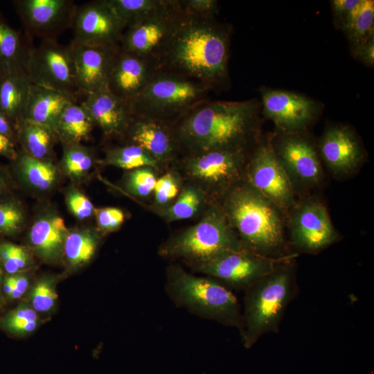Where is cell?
<instances>
[{"instance_id": "obj_43", "label": "cell", "mask_w": 374, "mask_h": 374, "mask_svg": "<svg viewBox=\"0 0 374 374\" xmlns=\"http://www.w3.org/2000/svg\"><path fill=\"white\" fill-rule=\"evenodd\" d=\"M67 204L71 212L80 220L89 217L93 211V206L90 200L76 190L69 193Z\"/></svg>"}, {"instance_id": "obj_25", "label": "cell", "mask_w": 374, "mask_h": 374, "mask_svg": "<svg viewBox=\"0 0 374 374\" xmlns=\"http://www.w3.org/2000/svg\"><path fill=\"white\" fill-rule=\"evenodd\" d=\"M68 233L62 217H46L33 225L29 234L30 242L38 256L46 261H53L63 251Z\"/></svg>"}, {"instance_id": "obj_28", "label": "cell", "mask_w": 374, "mask_h": 374, "mask_svg": "<svg viewBox=\"0 0 374 374\" xmlns=\"http://www.w3.org/2000/svg\"><path fill=\"white\" fill-rule=\"evenodd\" d=\"M16 136L23 144L28 154L46 160L50 155L53 142L56 136L48 126L28 119H23L15 125Z\"/></svg>"}, {"instance_id": "obj_18", "label": "cell", "mask_w": 374, "mask_h": 374, "mask_svg": "<svg viewBox=\"0 0 374 374\" xmlns=\"http://www.w3.org/2000/svg\"><path fill=\"white\" fill-rule=\"evenodd\" d=\"M149 61L123 51L114 58L107 87L118 98L128 103L146 86L156 71Z\"/></svg>"}, {"instance_id": "obj_37", "label": "cell", "mask_w": 374, "mask_h": 374, "mask_svg": "<svg viewBox=\"0 0 374 374\" xmlns=\"http://www.w3.org/2000/svg\"><path fill=\"white\" fill-rule=\"evenodd\" d=\"M201 202L202 196L198 190L191 186L187 187L163 214L169 220L188 219L197 211Z\"/></svg>"}, {"instance_id": "obj_35", "label": "cell", "mask_w": 374, "mask_h": 374, "mask_svg": "<svg viewBox=\"0 0 374 374\" xmlns=\"http://www.w3.org/2000/svg\"><path fill=\"white\" fill-rule=\"evenodd\" d=\"M28 293L27 303L37 313L52 310L58 298L54 280L47 277L38 280Z\"/></svg>"}, {"instance_id": "obj_2", "label": "cell", "mask_w": 374, "mask_h": 374, "mask_svg": "<svg viewBox=\"0 0 374 374\" xmlns=\"http://www.w3.org/2000/svg\"><path fill=\"white\" fill-rule=\"evenodd\" d=\"M257 109L253 100L204 101L174 123L178 143L193 154L241 149L240 145L251 127Z\"/></svg>"}, {"instance_id": "obj_10", "label": "cell", "mask_w": 374, "mask_h": 374, "mask_svg": "<svg viewBox=\"0 0 374 374\" xmlns=\"http://www.w3.org/2000/svg\"><path fill=\"white\" fill-rule=\"evenodd\" d=\"M26 71L33 84L69 93L79 95L75 64L70 45L57 39H44L32 48Z\"/></svg>"}, {"instance_id": "obj_6", "label": "cell", "mask_w": 374, "mask_h": 374, "mask_svg": "<svg viewBox=\"0 0 374 374\" xmlns=\"http://www.w3.org/2000/svg\"><path fill=\"white\" fill-rule=\"evenodd\" d=\"M211 89L178 73L156 70L129 103L130 114L174 124L199 103Z\"/></svg>"}, {"instance_id": "obj_11", "label": "cell", "mask_w": 374, "mask_h": 374, "mask_svg": "<svg viewBox=\"0 0 374 374\" xmlns=\"http://www.w3.org/2000/svg\"><path fill=\"white\" fill-rule=\"evenodd\" d=\"M71 42L91 46L119 44L126 28L107 0L92 1L77 6Z\"/></svg>"}, {"instance_id": "obj_27", "label": "cell", "mask_w": 374, "mask_h": 374, "mask_svg": "<svg viewBox=\"0 0 374 374\" xmlns=\"http://www.w3.org/2000/svg\"><path fill=\"white\" fill-rule=\"evenodd\" d=\"M87 110L77 101L69 105L62 113L55 133L66 145L80 144L89 138L93 125Z\"/></svg>"}, {"instance_id": "obj_5", "label": "cell", "mask_w": 374, "mask_h": 374, "mask_svg": "<svg viewBox=\"0 0 374 374\" xmlns=\"http://www.w3.org/2000/svg\"><path fill=\"white\" fill-rule=\"evenodd\" d=\"M165 290L176 305L241 332L240 305L231 290L216 279L195 276L173 266L168 270Z\"/></svg>"}, {"instance_id": "obj_3", "label": "cell", "mask_w": 374, "mask_h": 374, "mask_svg": "<svg viewBox=\"0 0 374 374\" xmlns=\"http://www.w3.org/2000/svg\"><path fill=\"white\" fill-rule=\"evenodd\" d=\"M282 262L246 290L240 335L247 348L267 333L278 332L287 307L297 293L290 260Z\"/></svg>"}, {"instance_id": "obj_17", "label": "cell", "mask_w": 374, "mask_h": 374, "mask_svg": "<svg viewBox=\"0 0 374 374\" xmlns=\"http://www.w3.org/2000/svg\"><path fill=\"white\" fill-rule=\"evenodd\" d=\"M170 123L131 114L123 132L129 144L136 145L157 162L170 160L178 148V141Z\"/></svg>"}, {"instance_id": "obj_29", "label": "cell", "mask_w": 374, "mask_h": 374, "mask_svg": "<svg viewBox=\"0 0 374 374\" xmlns=\"http://www.w3.org/2000/svg\"><path fill=\"white\" fill-rule=\"evenodd\" d=\"M354 48L373 37L374 1L361 0L342 26Z\"/></svg>"}, {"instance_id": "obj_15", "label": "cell", "mask_w": 374, "mask_h": 374, "mask_svg": "<svg viewBox=\"0 0 374 374\" xmlns=\"http://www.w3.org/2000/svg\"><path fill=\"white\" fill-rule=\"evenodd\" d=\"M69 45L79 95L84 96L107 87L114 58L120 48L119 44L91 46L71 42Z\"/></svg>"}, {"instance_id": "obj_46", "label": "cell", "mask_w": 374, "mask_h": 374, "mask_svg": "<svg viewBox=\"0 0 374 374\" xmlns=\"http://www.w3.org/2000/svg\"><path fill=\"white\" fill-rule=\"evenodd\" d=\"M12 276V290L8 303L21 299L29 288V279L25 274L19 273Z\"/></svg>"}, {"instance_id": "obj_23", "label": "cell", "mask_w": 374, "mask_h": 374, "mask_svg": "<svg viewBox=\"0 0 374 374\" xmlns=\"http://www.w3.org/2000/svg\"><path fill=\"white\" fill-rule=\"evenodd\" d=\"M75 101L77 98L69 93L33 84L24 118L48 126L55 132L63 111Z\"/></svg>"}, {"instance_id": "obj_52", "label": "cell", "mask_w": 374, "mask_h": 374, "mask_svg": "<svg viewBox=\"0 0 374 374\" xmlns=\"http://www.w3.org/2000/svg\"><path fill=\"white\" fill-rule=\"evenodd\" d=\"M4 308H5V306L0 303V317H1V315L4 312H3V310L4 309Z\"/></svg>"}, {"instance_id": "obj_45", "label": "cell", "mask_w": 374, "mask_h": 374, "mask_svg": "<svg viewBox=\"0 0 374 374\" xmlns=\"http://www.w3.org/2000/svg\"><path fill=\"white\" fill-rule=\"evenodd\" d=\"M361 0H334L332 2L333 10L342 27L351 12L360 3Z\"/></svg>"}, {"instance_id": "obj_48", "label": "cell", "mask_w": 374, "mask_h": 374, "mask_svg": "<svg viewBox=\"0 0 374 374\" xmlns=\"http://www.w3.org/2000/svg\"><path fill=\"white\" fill-rule=\"evenodd\" d=\"M0 156L9 159H17L18 154L15 150L14 141L0 134Z\"/></svg>"}, {"instance_id": "obj_32", "label": "cell", "mask_w": 374, "mask_h": 374, "mask_svg": "<svg viewBox=\"0 0 374 374\" xmlns=\"http://www.w3.org/2000/svg\"><path fill=\"white\" fill-rule=\"evenodd\" d=\"M18 166L26 181L39 190H48L55 181L56 168L46 160L34 158L25 152L18 159Z\"/></svg>"}, {"instance_id": "obj_1", "label": "cell", "mask_w": 374, "mask_h": 374, "mask_svg": "<svg viewBox=\"0 0 374 374\" xmlns=\"http://www.w3.org/2000/svg\"><path fill=\"white\" fill-rule=\"evenodd\" d=\"M229 47V33L214 17L183 11L157 70L180 74L211 89L227 75Z\"/></svg>"}, {"instance_id": "obj_34", "label": "cell", "mask_w": 374, "mask_h": 374, "mask_svg": "<svg viewBox=\"0 0 374 374\" xmlns=\"http://www.w3.org/2000/svg\"><path fill=\"white\" fill-rule=\"evenodd\" d=\"M126 28L157 9L164 0H107Z\"/></svg>"}, {"instance_id": "obj_39", "label": "cell", "mask_w": 374, "mask_h": 374, "mask_svg": "<svg viewBox=\"0 0 374 374\" xmlns=\"http://www.w3.org/2000/svg\"><path fill=\"white\" fill-rule=\"evenodd\" d=\"M24 215L20 206L13 202L0 203V234L12 235L23 225Z\"/></svg>"}, {"instance_id": "obj_26", "label": "cell", "mask_w": 374, "mask_h": 374, "mask_svg": "<svg viewBox=\"0 0 374 374\" xmlns=\"http://www.w3.org/2000/svg\"><path fill=\"white\" fill-rule=\"evenodd\" d=\"M33 46L12 28L0 16V75L14 71L26 70Z\"/></svg>"}, {"instance_id": "obj_42", "label": "cell", "mask_w": 374, "mask_h": 374, "mask_svg": "<svg viewBox=\"0 0 374 374\" xmlns=\"http://www.w3.org/2000/svg\"><path fill=\"white\" fill-rule=\"evenodd\" d=\"M183 11L197 17H214L217 10L215 0H179Z\"/></svg>"}, {"instance_id": "obj_13", "label": "cell", "mask_w": 374, "mask_h": 374, "mask_svg": "<svg viewBox=\"0 0 374 374\" xmlns=\"http://www.w3.org/2000/svg\"><path fill=\"white\" fill-rule=\"evenodd\" d=\"M248 177L251 187L277 208H287L292 204L293 189L289 175L270 145H263L257 149Z\"/></svg>"}, {"instance_id": "obj_4", "label": "cell", "mask_w": 374, "mask_h": 374, "mask_svg": "<svg viewBox=\"0 0 374 374\" xmlns=\"http://www.w3.org/2000/svg\"><path fill=\"white\" fill-rule=\"evenodd\" d=\"M226 216L238 231L244 249L276 257L284 245L277 207L251 186L235 188L226 201Z\"/></svg>"}, {"instance_id": "obj_19", "label": "cell", "mask_w": 374, "mask_h": 374, "mask_svg": "<svg viewBox=\"0 0 374 374\" xmlns=\"http://www.w3.org/2000/svg\"><path fill=\"white\" fill-rule=\"evenodd\" d=\"M244 155L242 149H220L193 154L186 167L194 178L212 185H221L234 179L240 169Z\"/></svg>"}, {"instance_id": "obj_9", "label": "cell", "mask_w": 374, "mask_h": 374, "mask_svg": "<svg viewBox=\"0 0 374 374\" xmlns=\"http://www.w3.org/2000/svg\"><path fill=\"white\" fill-rule=\"evenodd\" d=\"M292 256L268 257L244 249L192 265L196 271L216 279L231 290L246 291Z\"/></svg>"}, {"instance_id": "obj_22", "label": "cell", "mask_w": 374, "mask_h": 374, "mask_svg": "<svg viewBox=\"0 0 374 374\" xmlns=\"http://www.w3.org/2000/svg\"><path fill=\"white\" fill-rule=\"evenodd\" d=\"M288 175L305 183H315L321 176L320 162L313 146L299 136L283 139L276 152Z\"/></svg>"}, {"instance_id": "obj_12", "label": "cell", "mask_w": 374, "mask_h": 374, "mask_svg": "<svg viewBox=\"0 0 374 374\" xmlns=\"http://www.w3.org/2000/svg\"><path fill=\"white\" fill-rule=\"evenodd\" d=\"M15 8L29 36L57 39L71 28L77 5L71 0H17Z\"/></svg>"}, {"instance_id": "obj_44", "label": "cell", "mask_w": 374, "mask_h": 374, "mask_svg": "<svg viewBox=\"0 0 374 374\" xmlns=\"http://www.w3.org/2000/svg\"><path fill=\"white\" fill-rule=\"evenodd\" d=\"M97 222L104 231H113L121 226L124 221L123 212L114 207H107L96 211Z\"/></svg>"}, {"instance_id": "obj_8", "label": "cell", "mask_w": 374, "mask_h": 374, "mask_svg": "<svg viewBox=\"0 0 374 374\" xmlns=\"http://www.w3.org/2000/svg\"><path fill=\"white\" fill-rule=\"evenodd\" d=\"M183 13L179 0H164L157 9L128 26L121 48L157 64Z\"/></svg>"}, {"instance_id": "obj_21", "label": "cell", "mask_w": 374, "mask_h": 374, "mask_svg": "<svg viewBox=\"0 0 374 374\" xmlns=\"http://www.w3.org/2000/svg\"><path fill=\"white\" fill-rule=\"evenodd\" d=\"M83 96L81 105L105 134H123L131 116L127 103L112 93L107 87Z\"/></svg>"}, {"instance_id": "obj_50", "label": "cell", "mask_w": 374, "mask_h": 374, "mask_svg": "<svg viewBox=\"0 0 374 374\" xmlns=\"http://www.w3.org/2000/svg\"><path fill=\"white\" fill-rule=\"evenodd\" d=\"M5 275L6 274L3 269L1 265L0 264V303L6 307V305L3 299L1 294V287Z\"/></svg>"}, {"instance_id": "obj_47", "label": "cell", "mask_w": 374, "mask_h": 374, "mask_svg": "<svg viewBox=\"0 0 374 374\" xmlns=\"http://www.w3.org/2000/svg\"><path fill=\"white\" fill-rule=\"evenodd\" d=\"M355 55L364 64L373 66L374 64L373 37L364 44L355 48Z\"/></svg>"}, {"instance_id": "obj_41", "label": "cell", "mask_w": 374, "mask_h": 374, "mask_svg": "<svg viewBox=\"0 0 374 374\" xmlns=\"http://www.w3.org/2000/svg\"><path fill=\"white\" fill-rule=\"evenodd\" d=\"M155 201L158 204H165L173 199L179 192L176 177L167 173L157 179L154 191Z\"/></svg>"}, {"instance_id": "obj_30", "label": "cell", "mask_w": 374, "mask_h": 374, "mask_svg": "<svg viewBox=\"0 0 374 374\" xmlns=\"http://www.w3.org/2000/svg\"><path fill=\"white\" fill-rule=\"evenodd\" d=\"M39 323L38 313L27 301L3 312L0 317V329L15 337H24L35 331Z\"/></svg>"}, {"instance_id": "obj_14", "label": "cell", "mask_w": 374, "mask_h": 374, "mask_svg": "<svg viewBox=\"0 0 374 374\" xmlns=\"http://www.w3.org/2000/svg\"><path fill=\"white\" fill-rule=\"evenodd\" d=\"M291 238L299 250L314 253L333 243L337 234L326 207L320 202L309 201L299 206L293 215Z\"/></svg>"}, {"instance_id": "obj_16", "label": "cell", "mask_w": 374, "mask_h": 374, "mask_svg": "<svg viewBox=\"0 0 374 374\" xmlns=\"http://www.w3.org/2000/svg\"><path fill=\"white\" fill-rule=\"evenodd\" d=\"M262 101L265 116L287 132L305 127L314 118L317 109L310 98L286 91H263Z\"/></svg>"}, {"instance_id": "obj_24", "label": "cell", "mask_w": 374, "mask_h": 374, "mask_svg": "<svg viewBox=\"0 0 374 374\" xmlns=\"http://www.w3.org/2000/svg\"><path fill=\"white\" fill-rule=\"evenodd\" d=\"M33 82L26 70L0 75V111L15 125L25 117Z\"/></svg>"}, {"instance_id": "obj_7", "label": "cell", "mask_w": 374, "mask_h": 374, "mask_svg": "<svg viewBox=\"0 0 374 374\" xmlns=\"http://www.w3.org/2000/svg\"><path fill=\"white\" fill-rule=\"evenodd\" d=\"M244 249L226 216L213 208L199 222L166 242L160 253L184 258L192 265Z\"/></svg>"}, {"instance_id": "obj_31", "label": "cell", "mask_w": 374, "mask_h": 374, "mask_svg": "<svg viewBox=\"0 0 374 374\" xmlns=\"http://www.w3.org/2000/svg\"><path fill=\"white\" fill-rule=\"evenodd\" d=\"M97 247L96 236L89 231L68 233L63 252L67 262L72 267L81 266L91 259Z\"/></svg>"}, {"instance_id": "obj_49", "label": "cell", "mask_w": 374, "mask_h": 374, "mask_svg": "<svg viewBox=\"0 0 374 374\" xmlns=\"http://www.w3.org/2000/svg\"><path fill=\"white\" fill-rule=\"evenodd\" d=\"M0 134L10 138V139L13 141L16 136L15 127L14 124L1 111H0Z\"/></svg>"}, {"instance_id": "obj_33", "label": "cell", "mask_w": 374, "mask_h": 374, "mask_svg": "<svg viewBox=\"0 0 374 374\" xmlns=\"http://www.w3.org/2000/svg\"><path fill=\"white\" fill-rule=\"evenodd\" d=\"M106 161L108 164L126 170L143 167L154 168L158 162L140 147L128 144L109 150Z\"/></svg>"}, {"instance_id": "obj_51", "label": "cell", "mask_w": 374, "mask_h": 374, "mask_svg": "<svg viewBox=\"0 0 374 374\" xmlns=\"http://www.w3.org/2000/svg\"><path fill=\"white\" fill-rule=\"evenodd\" d=\"M5 186L4 180L2 177L0 175V193L2 191Z\"/></svg>"}, {"instance_id": "obj_40", "label": "cell", "mask_w": 374, "mask_h": 374, "mask_svg": "<svg viewBox=\"0 0 374 374\" xmlns=\"http://www.w3.org/2000/svg\"><path fill=\"white\" fill-rule=\"evenodd\" d=\"M150 167L134 170L127 179V186L135 195L146 197L154 191L157 179Z\"/></svg>"}, {"instance_id": "obj_36", "label": "cell", "mask_w": 374, "mask_h": 374, "mask_svg": "<svg viewBox=\"0 0 374 374\" xmlns=\"http://www.w3.org/2000/svg\"><path fill=\"white\" fill-rule=\"evenodd\" d=\"M0 264L6 275L24 273L31 265L28 251L23 247L10 243H0Z\"/></svg>"}, {"instance_id": "obj_38", "label": "cell", "mask_w": 374, "mask_h": 374, "mask_svg": "<svg viewBox=\"0 0 374 374\" xmlns=\"http://www.w3.org/2000/svg\"><path fill=\"white\" fill-rule=\"evenodd\" d=\"M93 157L91 152L80 144L66 145L63 166L66 172L73 177H80L91 168Z\"/></svg>"}, {"instance_id": "obj_20", "label": "cell", "mask_w": 374, "mask_h": 374, "mask_svg": "<svg viewBox=\"0 0 374 374\" xmlns=\"http://www.w3.org/2000/svg\"><path fill=\"white\" fill-rule=\"evenodd\" d=\"M323 160L335 174L353 172L363 157L361 145L349 128L332 127L323 134L319 144Z\"/></svg>"}]
</instances>
